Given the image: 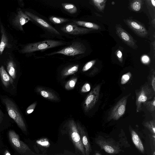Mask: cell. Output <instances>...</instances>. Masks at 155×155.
<instances>
[{
  "instance_id": "cell-15",
  "label": "cell",
  "mask_w": 155,
  "mask_h": 155,
  "mask_svg": "<svg viewBox=\"0 0 155 155\" xmlns=\"http://www.w3.org/2000/svg\"><path fill=\"white\" fill-rule=\"evenodd\" d=\"M78 129L83 145L86 155H89L91 149L87 136L84 129L78 126Z\"/></svg>"
},
{
  "instance_id": "cell-21",
  "label": "cell",
  "mask_w": 155,
  "mask_h": 155,
  "mask_svg": "<svg viewBox=\"0 0 155 155\" xmlns=\"http://www.w3.org/2000/svg\"><path fill=\"white\" fill-rule=\"evenodd\" d=\"M61 5L64 10L71 14H74L77 12V8L73 4L70 3H62Z\"/></svg>"
},
{
  "instance_id": "cell-8",
  "label": "cell",
  "mask_w": 155,
  "mask_h": 155,
  "mask_svg": "<svg viewBox=\"0 0 155 155\" xmlns=\"http://www.w3.org/2000/svg\"><path fill=\"white\" fill-rule=\"evenodd\" d=\"M96 143L106 152L113 154L120 151L119 147L114 141L104 138H98L96 140Z\"/></svg>"
},
{
  "instance_id": "cell-6",
  "label": "cell",
  "mask_w": 155,
  "mask_h": 155,
  "mask_svg": "<svg viewBox=\"0 0 155 155\" xmlns=\"http://www.w3.org/2000/svg\"><path fill=\"white\" fill-rule=\"evenodd\" d=\"M25 13L31 19V20L34 22L38 25L51 34L59 35L60 33L48 22L35 14L28 11Z\"/></svg>"
},
{
  "instance_id": "cell-36",
  "label": "cell",
  "mask_w": 155,
  "mask_h": 155,
  "mask_svg": "<svg viewBox=\"0 0 155 155\" xmlns=\"http://www.w3.org/2000/svg\"><path fill=\"white\" fill-rule=\"evenodd\" d=\"M41 94L42 96L45 98H47L49 96L48 93L45 91H42L41 92Z\"/></svg>"
},
{
  "instance_id": "cell-28",
  "label": "cell",
  "mask_w": 155,
  "mask_h": 155,
  "mask_svg": "<svg viewBox=\"0 0 155 155\" xmlns=\"http://www.w3.org/2000/svg\"><path fill=\"white\" fill-rule=\"evenodd\" d=\"M149 76L150 86L155 92V72L154 69L151 70Z\"/></svg>"
},
{
  "instance_id": "cell-31",
  "label": "cell",
  "mask_w": 155,
  "mask_h": 155,
  "mask_svg": "<svg viewBox=\"0 0 155 155\" xmlns=\"http://www.w3.org/2000/svg\"><path fill=\"white\" fill-rule=\"evenodd\" d=\"M96 60H94L89 61L82 68L83 72L86 71L90 69L94 64Z\"/></svg>"
},
{
  "instance_id": "cell-40",
  "label": "cell",
  "mask_w": 155,
  "mask_h": 155,
  "mask_svg": "<svg viewBox=\"0 0 155 155\" xmlns=\"http://www.w3.org/2000/svg\"><path fill=\"white\" fill-rule=\"evenodd\" d=\"M95 155H101V154L98 153H95Z\"/></svg>"
},
{
  "instance_id": "cell-3",
  "label": "cell",
  "mask_w": 155,
  "mask_h": 155,
  "mask_svg": "<svg viewBox=\"0 0 155 155\" xmlns=\"http://www.w3.org/2000/svg\"><path fill=\"white\" fill-rule=\"evenodd\" d=\"M136 110L139 112L141 110L142 104L143 105L146 102L155 96V92L151 87L148 83H146L137 91H136Z\"/></svg>"
},
{
  "instance_id": "cell-4",
  "label": "cell",
  "mask_w": 155,
  "mask_h": 155,
  "mask_svg": "<svg viewBox=\"0 0 155 155\" xmlns=\"http://www.w3.org/2000/svg\"><path fill=\"white\" fill-rule=\"evenodd\" d=\"M86 48L84 45L80 41L73 42L68 46L59 51L46 54L47 56H51L57 54L74 56L84 53Z\"/></svg>"
},
{
  "instance_id": "cell-9",
  "label": "cell",
  "mask_w": 155,
  "mask_h": 155,
  "mask_svg": "<svg viewBox=\"0 0 155 155\" xmlns=\"http://www.w3.org/2000/svg\"><path fill=\"white\" fill-rule=\"evenodd\" d=\"M101 86H96L87 96L84 103L85 110L88 111L92 109L97 103L99 95Z\"/></svg>"
},
{
  "instance_id": "cell-7",
  "label": "cell",
  "mask_w": 155,
  "mask_h": 155,
  "mask_svg": "<svg viewBox=\"0 0 155 155\" xmlns=\"http://www.w3.org/2000/svg\"><path fill=\"white\" fill-rule=\"evenodd\" d=\"M9 141L12 146L20 153L30 150L28 146L20 139L19 135L13 130H9L8 133Z\"/></svg>"
},
{
  "instance_id": "cell-29",
  "label": "cell",
  "mask_w": 155,
  "mask_h": 155,
  "mask_svg": "<svg viewBox=\"0 0 155 155\" xmlns=\"http://www.w3.org/2000/svg\"><path fill=\"white\" fill-rule=\"evenodd\" d=\"M131 74L130 72H128L122 76L121 80V84H126L131 77Z\"/></svg>"
},
{
  "instance_id": "cell-35",
  "label": "cell",
  "mask_w": 155,
  "mask_h": 155,
  "mask_svg": "<svg viewBox=\"0 0 155 155\" xmlns=\"http://www.w3.org/2000/svg\"><path fill=\"white\" fill-rule=\"evenodd\" d=\"M142 61L143 63H147L150 60L149 58L147 55L143 56L141 58Z\"/></svg>"
},
{
  "instance_id": "cell-32",
  "label": "cell",
  "mask_w": 155,
  "mask_h": 155,
  "mask_svg": "<svg viewBox=\"0 0 155 155\" xmlns=\"http://www.w3.org/2000/svg\"><path fill=\"white\" fill-rule=\"evenodd\" d=\"M36 142L38 144L46 147H49L50 145L48 140L46 138L42 139L37 140Z\"/></svg>"
},
{
  "instance_id": "cell-5",
  "label": "cell",
  "mask_w": 155,
  "mask_h": 155,
  "mask_svg": "<svg viewBox=\"0 0 155 155\" xmlns=\"http://www.w3.org/2000/svg\"><path fill=\"white\" fill-rule=\"evenodd\" d=\"M130 94L122 97L114 106L109 112L107 120H117L124 114L126 108L127 99Z\"/></svg>"
},
{
  "instance_id": "cell-38",
  "label": "cell",
  "mask_w": 155,
  "mask_h": 155,
  "mask_svg": "<svg viewBox=\"0 0 155 155\" xmlns=\"http://www.w3.org/2000/svg\"><path fill=\"white\" fill-rule=\"evenodd\" d=\"M4 155H11V154L10 153L8 150H6L4 153Z\"/></svg>"
},
{
  "instance_id": "cell-27",
  "label": "cell",
  "mask_w": 155,
  "mask_h": 155,
  "mask_svg": "<svg viewBox=\"0 0 155 155\" xmlns=\"http://www.w3.org/2000/svg\"><path fill=\"white\" fill-rule=\"evenodd\" d=\"M142 1L139 0H134L131 2L130 4L132 9L135 11H139L141 8Z\"/></svg>"
},
{
  "instance_id": "cell-2",
  "label": "cell",
  "mask_w": 155,
  "mask_h": 155,
  "mask_svg": "<svg viewBox=\"0 0 155 155\" xmlns=\"http://www.w3.org/2000/svg\"><path fill=\"white\" fill-rule=\"evenodd\" d=\"M2 101L9 116L22 131H26L27 129L24 119L16 104L8 97L3 98Z\"/></svg>"
},
{
  "instance_id": "cell-33",
  "label": "cell",
  "mask_w": 155,
  "mask_h": 155,
  "mask_svg": "<svg viewBox=\"0 0 155 155\" xmlns=\"http://www.w3.org/2000/svg\"><path fill=\"white\" fill-rule=\"evenodd\" d=\"M90 90V84L87 83L85 84L82 87L81 89V91L82 92L85 93L89 91Z\"/></svg>"
},
{
  "instance_id": "cell-24",
  "label": "cell",
  "mask_w": 155,
  "mask_h": 155,
  "mask_svg": "<svg viewBox=\"0 0 155 155\" xmlns=\"http://www.w3.org/2000/svg\"><path fill=\"white\" fill-rule=\"evenodd\" d=\"M79 65H74L66 69L64 71V75L68 76L76 72L78 70Z\"/></svg>"
},
{
  "instance_id": "cell-25",
  "label": "cell",
  "mask_w": 155,
  "mask_h": 155,
  "mask_svg": "<svg viewBox=\"0 0 155 155\" xmlns=\"http://www.w3.org/2000/svg\"><path fill=\"white\" fill-rule=\"evenodd\" d=\"M150 113L153 112L155 110V97L154 96L152 100L147 101L143 105Z\"/></svg>"
},
{
  "instance_id": "cell-12",
  "label": "cell",
  "mask_w": 155,
  "mask_h": 155,
  "mask_svg": "<svg viewBox=\"0 0 155 155\" xmlns=\"http://www.w3.org/2000/svg\"><path fill=\"white\" fill-rule=\"evenodd\" d=\"M116 29L117 35L125 43L134 49L137 48V45L131 36L120 26L117 25Z\"/></svg>"
},
{
  "instance_id": "cell-22",
  "label": "cell",
  "mask_w": 155,
  "mask_h": 155,
  "mask_svg": "<svg viewBox=\"0 0 155 155\" xmlns=\"http://www.w3.org/2000/svg\"><path fill=\"white\" fill-rule=\"evenodd\" d=\"M49 20L50 22L55 24H62L69 21V19L54 16H51L49 17Z\"/></svg>"
},
{
  "instance_id": "cell-11",
  "label": "cell",
  "mask_w": 155,
  "mask_h": 155,
  "mask_svg": "<svg viewBox=\"0 0 155 155\" xmlns=\"http://www.w3.org/2000/svg\"><path fill=\"white\" fill-rule=\"evenodd\" d=\"M70 135L75 147L83 154L86 155L85 149L82 142L78 130L74 124L70 126Z\"/></svg>"
},
{
  "instance_id": "cell-13",
  "label": "cell",
  "mask_w": 155,
  "mask_h": 155,
  "mask_svg": "<svg viewBox=\"0 0 155 155\" xmlns=\"http://www.w3.org/2000/svg\"><path fill=\"white\" fill-rule=\"evenodd\" d=\"M126 23L139 36L145 37L147 35V32L145 28L138 22L132 20L128 19L126 20Z\"/></svg>"
},
{
  "instance_id": "cell-41",
  "label": "cell",
  "mask_w": 155,
  "mask_h": 155,
  "mask_svg": "<svg viewBox=\"0 0 155 155\" xmlns=\"http://www.w3.org/2000/svg\"><path fill=\"white\" fill-rule=\"evenodd\" d=\"M153 155H155V152L153 153Z\"/></svg>"
},
{
  "instance_id": "cell-26",
  "label": "cell",
  "mask_w": 155,
  "mask_h": 155,
  "mask_svg": "<svg viewBox=\"0 0 155 155\" xmlns=\"http://www.w3.org/2000/svg\"><path fill=\"white\" fill-rule=\"evenodd\" d=\"M144 126L147 127L154 135L155 133V121L154 120L148 121L144 124Z\"/></svg>"
},
{
  "instance_id": "cell-19",
  "label": "cell",
  "mask_w": 155,
  "mask_h": 155,
  "mask_svg": "<svg viewBox=\"0 0 155 155\" xmlns=\"http://www.w3.org/2000/svg\"><path fill=\"white\" fill-rule=\"evenodd\" d=\"M1 38L0 43V53L1 54L7 46L8 38L2 25H1Z\"/></svg>"
},
{
  "instance_id": "cell-20",
  "label": "cell",
  "mask_w": 155,
  "mask_h": 155,
  "mask_svg": "<svg viewBox=\"0 0 155 155\" xmlns=\"http://www.w3.org/2000/svg\"><path fill=\"white\" fill-rule=\"evenodd\" d=\"M7 69L9 75L14 80L16 77V71L14 62L9 61L7 64Z\"/></svg>"
},
{
  "instance_id": "cell-17",
  "label": "cell",
  "mask_w": 155,
  "mask_h": 155,
  "mask_svg": "<svg viewBox=\"0 0 155 155\" xmlns=\"http://www.w3.org/2000/svg\"><path fill=\"white\" fill-rule=\"evenodd\" d=\"M131 135L133 142L136 147L141 152L144 151V147L137 134L133 130L131 131Z\"/></svg>"
},
{
  "instance_id": "cell-16",
  "label": "cell",
  "mask_w": 155,
  "mask_h": 155,
  "mask_svg": "<svg viewBox=\"0 0 155 155\" xmlns=\"http://www.w3.org/2000/svg\"><path fill=\"white\" fill-rule=\"evenodd\" d=\"M0 75L2 84L6 87L12 84L14 81L6 71L2 65L0 67Z\"/></svg>"
},
{
  "instance_id": "cell-34",
  "label": "cell",
  "mask_w": 155,
  "mask_h": 155,
  "mask_svg": "<svg viewBox=\"0 0 155 155\" xmlns=\"http://www.w3.org/2000/svg\"><path fill=\"white\" fill-rule=\"evenodd\" d=\"M116 55L119 61L122 63L123 62V57L121 52L119 49H118L116 52Z\"/></svg>"
},
{
  "instance_id": "cell-37",
  "label": "cell",
  "mask_w": 155,
  "mask_h": 155,
  "mask_svg": "<svg viewBox=\"0 0 155 155\" xmlns=\"http://www.w3.org/2000/svg\"><path fill=\"white\" fill-rule=\"evenodd\" d=\"M4 117V114L0 108V124L2 122Z\"/></svg>"
},
{
  "instance_id": "cell-10",
  "label": "cell",
  "mask_w": 155,
  "mask_h": 155,
  "mask_svg": "<svg viewBox=\"0 0 155 155\" xmlns=\"http://www.w3.org/2000/svg\"><path fill=\"white\" fill-rule=\"evenodd\" d=\"M64 33L73 35H81L85 34L93 30V29L78 27L71 23L67 24L61 28Z\"/></svg>"
},
{
  "instance_id": "cell-39",
  "label": "cell",
  "mask_w": 155,
  "mask_h": 155,
  "mask_svg": "<svg viewBox=\"0 0 155 155\" xmlns=\"http://www.w3.org/2000/svg\"><path fill=\"white\" fill-rule=\"evenodd\" d=\"M151 3L152 5L154 7L155 6V2L154 0H152L151 1Z\"/></svg>"
},
{
  "instance_id": "cell-30",
  "label": "cell",
  "mask_w": 155,
  "mask_h": 155,
  "mask_svg": "<svg viewBox=\"0 0 155 155\" xmlns=\"http://www.w3.org/2000/svg\"><path fill=\"white\" fill-rule=\"evenodd\" d=\"M77 82V79H73L68 81L65 85V88L68 90L73 89Z\"/></svg>"
},
{
  "instance_id": "cell-14",
  "label": "cell",
  "mask_w": 155,
  "mask_h": 155,
  "mask_svg": "<svg viewBox=\"0 0 155 155\" xmlns=\"http://www.w3.org/2000/svg\"><path fill=\"white\" fill-rule=\"evenodd\" d=\"M30 20L31 21L30 18L25 12L20 10L13 20L12 24L15 27L22 30V26Z\"/></svg>"
},
{
  "instance_id": "cell-18",
  "label": "cell",
  "mask_w": 155,
  "mask_h": 155,
  "mask_svg": "<svg viewBox=\"0 0 155 155\" xmlns=\"http://www.w3.org/2000/svg\"><path fill=\"white\" fill-rule=\"evenodd\" d=\"M72 23L77 26H80L93 30L101 28L100 26L94 23L81 21H74Z\"/></svg>"
},
{
  "instance_id": "cell-23",
  "label": "cell",
  "mask_w": 155,
  "mask_h": 155,
  "mask_svg": "<svg viewBox=\"0 0 155 155\" xmlns=\"http://www.w3.org/2000/svg\"><path fill=\"white\" fill-rule=\"evenodd\" d=\"M106 0H93L92 3L100 11H102L104 8Z\"/></svg>"
},
{
  "instance_id": "cell-1",
  "label": "cell",
  "mask_w": 155,
  "mask_h": 155,
  "mask_svg": "<svg viewBox=\"0 0 155 155\" xmlns=\"http://www.w3.org/2000/svg\"><path fill=\"white\" fill-rule=\"evenodd\" d=\"M65 44L62 41L48 40L28 44L25 46L21 50L22 53H30L44 51Z\"/></svg>"
}]
</instances>
